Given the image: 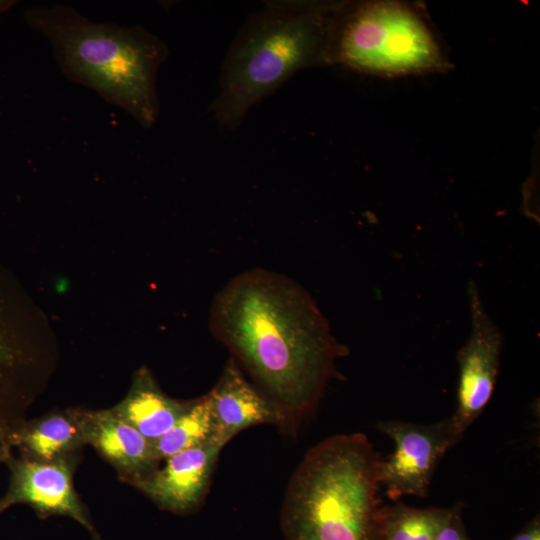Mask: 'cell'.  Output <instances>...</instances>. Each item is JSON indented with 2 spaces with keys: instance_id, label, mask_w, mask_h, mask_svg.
<instances>
[{
  "instance_id": "1",
  "label": "cell",
  "mask_w": 540,
  "mask_h": 540,
  "mask_svg": "<svg viewBox=\"0 0 540 540\" xmlns=\"http://www.w3.org/2000/svg\"><path fill=\"white\" fill-rule=\"evenodd\" d=\"M213 336L294 431L317 407L348 349L337 342L310 294L279 273L252 269L216 295Z\"/></svg>"
},
{
  "instance_id": "2",
  "label": "cell",
  "mask_w": 540,
  "mask_h": 540,
  "mask_svg": "<svg viewBox=\"0 0 540 540\" xmlns=\"http://www.w3.org/2000/svg\"><path fill=\"white\" fill-rule=\"evenodd\" d=\"M26 21L50 43L63 74L125 110L142 127L160 112L156 79L169 49L141 26L94 22L64 5L35 6Z\"/></svg>"
},
{
  "instance_id": "3",
  "label": "cell",
  "mask_w": 540,
  "mask_h": 540,
  "mask_svg": "<svg viewBox=\"0 0 540 540\" xmlns=\"http://www.w3.org/2000/svg\"><path fill=\"white\" fill-rule=\"evenodd\" d=\"M337 4L271 1L238 32L222 65L211 110L217 123L236 129L249 111L302 69L329 64Z\"/></svg>"
},
{
  "instance_id": "4",
  "label": "cell",
  "mask_w": 540,
  "mask_h": 540,
  "mask_svg": "<svg viewBox=\"0 0 540 540\" xmlns=\"http://www.w3.org/2000/svg\"><path fill=\"white\" fill-rule=\"evenodd\" d=\"M379 454L362 433L311 448L293 472L280 511L285 540H380Z\"/></svg>"
},
{
  "instance_id": "5",
  "label": "cell",
  "mask_w": 540,
  "mask_h": 540,
  "mask_svg": "<svg viewBox=\"0 0 540 540\" xmlns=\"http://www.w3.org/2000/svg\"><path fill=\"white\" fill-rule=\"evenodd\" d=\"M329 64L377 76H403L448 68L423 17L395 1L337 4Z\"/></svg>"
},
{
  "instance_id": "6",
  "label": "cell",
  "mask_w": 540,
  "mask_h": 540,
  "mask_svg": "<svg viewBox=\"0 0 540 540\" xmlns=\"http://www.w3.org/2000/svg\"><path fill=\"white\" fill-rule=\"evenodd\" d=\"M377 428L395 444L394 452L378 463V482L387 497L393 501L404 495L426 497L438 464L459 442L450 418L432 424L388 420L378 422Z\"/></svg>"
},
{
  "instance_id": "7",
  "label": "cell",
  "mask_w": 540,
  "mask_h": 540,
  "mask_svg": "<svg viewBox=\"0 0 540 540\" xmlns=\"http://www.w3.org/2000/svg\"><path fill=\"white\" fill-rule=\"evenodd\" d=\"M468 295L471 333L457 354V404L454 414L449 417L453 433L459 441L490 401L499 372L503 343L501 332L486 312L473 282L468 285Z\"/></svg>"
},
{
  "instance_id": "8",
  "label": "cell",
  "mask_w": 540,
  "mask_h": 540,
  "mask_svg": "<svg viewBox=\"0 0 540 540\" xmlns=\"http://www.w3.org/2000/svg\"><path fill=\"white\" fill-rule=\"evenodd\" d=\"M74 454L50 462H38L12 456L7 461L10 480L0 498V515L16 504L32 507L40 518L68 516L81 524L94 538L101 540L73 485Z\"/></svg>"
},
{
  "instance_id": "9",
  "label": "cell",
  "mask_w": 540,
  "mask_h": 540,
  "mask_svg": "<svg viewBox=\"0 0 540 540\" xmlns=\"http://www.w3.org/2000/svg\"><path fill=\"white\" fill-rule=\"evenodd\" d=\"M224 445L213 437L168 458L161 469L132 484L162 509L188 513L202 502Z\"/></svg>"
},
{
  "instance_id": "10",
  "label": "cell",
  "mask_w": 540,
  "mask_h": 540,
  "mask_svg": "<svg viewBox=\"0 0 540 540\" xmlns=\"http://www.w3.org/2000/svg\"><path fill=\"white\" fill-rule=\"evenodd\" d=\"M206 396L212 414L213 438L224 446L251 426L269 424L288 431L284 415L246 379L232 358Z\"/></svg>"
},
{
  "instance_id": "11",
  "label": "cell",
  "mask_w": 540,
  "mask_h": 540,
  "mask_svg": "<svg viewBox=\"0 0 540 540\" xmlns=\"http://www.w3.org/2000/svg\"><path fill=\"white\" fill-rule=\"evenodd\" d=\"M85 444H91L131 484L157 469L152 442L109 410H77Z\"/></svg>"
},
{
  "instance_id": "12",
  "label": "cell",
  "mask_w": 540,
  "mask_h": 540,
  "mask_svg": "<svg viewBox=\"0 0 540 540\" xmlns=\"http://www.w3.org/2000/svg\"><path fill=\"white\" fill-rule=\"evenodd\" d=\"M0 444L17 448L20 457L50 462L86 445L77 410L25 419L0 430Z\"/></svg>"
},
{
  "instance_id": "13",
  "label": "cell",
  "mask_w": 540,
  "mask_h": 540,
  "mask_svg": "<svg viewBox=\"0 0 540 540\" xmlns=\"http://www.w3.org/2000/svg\"><path fill=\"white\" fill-rule=\"evenodd\" d=\"M7 309L6 299L0 296V430L24 420L30 399L32 358Z\"/></svg>"
},
{
  "instance_id": "14",
  "label": "cell",
  "mask_w": 540,
  "mask_h": 540,
  "mask_svg": "<svg viewBox=\"0 0 540 540\" xmlns=\"http://www.w3.org/2000/svg\"><path fill=\"white\" fill-rule=\"evenodd\" d=\"M189 403L168 397L150 372L142 368L135 375L127 396L111 410L152 442L174 426Z\"/></svg>"
},
{
  "instance_id": "15",
  "label": "cell",
  "mask_w": 540,
  "mask_h": 540,
  "mask_svg": "<svg viewBox=\"0 0 540 540\" xmlns=\"http://www.w3.org/2000/svg\"><path fill=\"white\" fill-rule=\"evenodd\" d=\"M452 508H415L402 502L382 507L380 540H436Z\"/></svg>"
},
{
  "instance_id": "16",
  "label": "cell",
  "mask_w": 540,
  "mask_h": 540,
  "mask_svg": "<svg viewBox=\"0 0 540 540\" xmlns=\"http://www.w3.org/2000/svg\"><path fill=\"white\" fill-rule=\"evenodd\" d=\"M213 437V420L206 395L190 401L185 413L163 436L152 441L155 458L160 461L201 445Z\"/></svg>"
},
{
  "instance_id": "17",
  "label": "cell",
  "mask_w": 540,
  "mask_h": 540,
  "mask_svg": "<svg viewBox=\"0 0 540 540\" xmlns=\"http://www.w3.org/2000/svg\"><path fill=\"white\" fill-rule=\"evenodd\" d=\"M451 508L450 517L436 540H470L463 520V503L458 502Z\"/></svg>"
},
{
  "instance_id": "18",
  "label": "cell",
  "mask_w": 540,
  "mask_h": 540,
  "mask_svg": "<svg viewBox=\"0 0 540 540\" xmlns=\"http://www.w3.org/2000/svg\"><path fill=\"white\" fill-rule=\"evenodd\" d=\"M509 540H540V517L537 514Z\"/></svg>"
},
{
  "instance_id": "19",
  "label": "cell",
  "mask_w": 540,
  "mask_h": 540,
  "mask_svg": "<svg viewBox=\"0 0 540 540\" xmlns=\"http://www.w3.org/2000/svg\"><path fill=\"white\" fill-rule=\"evenodd\" d=\"M12 456V449L8 446L0 444V463H7Z\"/></svg>"
},
{
  "instance_id": "20",
  "label": "cell",
  "mask_w": 540,
  "mask_h": 540,
  "mask_svg": "<svg viewBox=\"0 0 540 540\" xmlns=\"http://www.w3.org/2000/svg\"><path fill=\"white\" fill-rule=\"evenodd\" d=\"M16 3V1L11 0H0V13L6 11L11 6H13Z\"/></svg>"
}]
</instances>
